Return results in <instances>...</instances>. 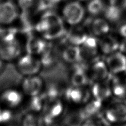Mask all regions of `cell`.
<instances>
[{"label": "cell", "mask_w": 126, "mask_h": 126, "mask_svg": "<svg viewBox=\"0 0 126 126\" xmlns=\"http://www.w3.org/2000/svg\"><path fill=\"white\" fill-rule=\"evenodd\" d=\"M34 30L48 42L65 37L67 32L64 20L53 10L43 13L39 21L34 24Z\"/></svg>", "instance_id": "6da1fadb"}, {"label": "cell", "mask_w": 126, "mask_h": 126, "mask_svg": "<svg viewBox=\"0 0 126 126\" xmlns=\"http://www.w3.org/2000/svg\"><path fill=\"white\" fill-rule=\"evenodd\" d=\"M18 30L7 27L6 33L0 39V58L4 62L16 61L22 55L23 47L17 37Z\"/></svg>", "instance_id": "7a4b0ae2"}, {"label": "cell", "mask_w": 126, "mask_h": 126, "mask_svg": "<svg viewBox=\"0 0 126 126\" xmlns=\"http://www.w3.org/2000/svg\"><path fill=\"white\" fill-rule=\"evenodd\" d=\"M15 62L17 71L23 77L39 75L43 68L39 57L27 53L21 55Z\"/></svg>", "instance_id": "3957f363"}, {"label": "cell", "mask_w": 126, "mask_h": 126, "mask_svg": "<svg viewBox=\"0 0 126 126\" xmlns=\"http://www.w3.org/2000/svg\"><path fill=\"white\" fill-rule=\"evenodd\" d=\"M104 114L106 120L110 123H126V99L113 100L106 107Z\"/></svg>", "instance_id": "277c9868"}, {"label": "cell", "mask_w": 126, "mask_h": 126, "mask_svg": "<svg viewBox=\"0 0 126 126\" xmlns=\"http://www.w3.org/2000/svg\"><path fill=\"white\" fill-rule=\"evenodd\" d=\"M64 106L60 98L49 100L45 102L41 117L42 122L45 125L52 124L63 113Z\"/></svg>", "instance_id": "5b68a950"}, {"label": "cell", "mask_w": 126, "mask_h": 126, "mask_svg": "<svg viewBox=\"0 0 126 126\" xmlns=\"http://www.w3.org/2000/svg\"><path fill=\"white\" fill-rule=\"evenodd\" d=\"M65 22L71 26L79 25L83 20L85 10L81 3L78 2H72L65 6L62 12Z\"/></svg>", "instance_id": "8992f818"}, {"label": "cell", "mask_w": 126, "mask_h": 126, "mask_svg": "<svg viewBox=\"0 0 126 126\" xmlns=\"http://www.w3.org/2000/svg\"><path fill=\"white\" fill-rule=\"evenodd\" d=\"M45 87V82L39 75L23 77L21 81V90L27 97L36 96L42 92Z\"/></svg>", "instance_id": "52a82bcc"}, {"label": "cell", "mask_w": 126, "mask_h": 126, "mask_svg": "<svg viewBox=\"0 0 126 126\" xmlns=\"http://www.w3.org/2000/svg\"><path fill=\"white\" fill-rule=\"evenodd\" d=\"M25 97L21 90L15 88H7L0 94V103L2 107L13 110L22 105Z\"/></svg>", "instance_id": "ba28073f"}, {"label": "cell", "mask_w": 126, "mask_h": 126, "mask_svg": "<svg viewBox=\"0 0 126 126\" xmlns=\"http://www.w3.org/2000/svg\"><path fill=\"white\" fill-rule=\"evenodd\" d=\"M64 97L66 101L73 105H84L90 101L91 91L85 87L71 86L64 91Z\"/></svg>", "instance_id": "9c48e42d"}, {"label": "cell", "mask_w": 126, "mask_h": 126, "mask_svg": "<svg viewBox=\"0 0 126 126\" xmlns=\"http://www.w3.org/2000/svg\"><path fill=\"white\" fill-rule=\"evenodd\" d=\"M48 42L36 32L30 34L24 46L26 53L39 57L48 47Z\"/></svg>", "instance_id": "30bf717a"}, {"label": "cell", "mask_w": 126, "mask_h": 126, "mask_svg": "<svg viewBox=\"0 0 126 126\" xmlns=\"http://www.w3.org/2000/svg\"><path fill=\"white\" fill-rule=\"evenodd\" d=\"M105 63L110 73L118 75L126 71V56L121 52L117 51L108 55Z\"/></svg>", "instance_id": "8fae6325"}, {"label": "cell", "mask_w": 126, "mask_h": 126, "mask_svg": "<svg viewBox=\"0 0 126 126\" xmlns=\"http://www.w3.org/2000/svg\"><path fill=\"white\" fill-rule=\"evenodd\" d=\"M87 72L89 79L93 82L105 81L110 73L105 61L96 59L91 63Z\"/></svg>", "instance_id": "7c38bea8"}, {"label": "cell", "mask_w": 126, "mask_h": 126, "mask_svg": "<svg viewBox=\"0 0 126 126\" xmlns=\"http://www.w3.org/2000/svg\"><path fill=\"white\" fill-rule=\"evenodd\" d=\"M19 17L18 9L15 4L11 1L0 3V24L8 26Z\"/></svg>", "instance_id": "4fadbf2b"}, {"label": "cell", "mask_w": 126, "mask_h": 126, "mask_svg": "<svg viewBox=\"0 0 126 126\" xmlns=\"http://www.w3.org/2000/svg\"><path fill=\"white\" fill-rule=\"evenodd\" d=\"M82 60L93 61L99 52L98 41L94 36H88L83 43L80 46Z\"/></svg>", "instance_id": "5bb4252c"}, {"label": "cell", "mask_w": 126, "mask_h": 126, "mask_svg": "<svg viewBox=\"0 0 126 126\" xmlns=\"http://www.w3.org/2000/svg\"><path fill=\"white\" fill-rule=\"evenodd\" d=\"M88 36L85 27L78 25L72 26L68 30H67L65 38L68 44L80 46Z\"/></svg>", "instance_id": "9a60e30c"}, {"label": "cell", "mask_w": 126, "mask_h": 126, "mask_svg": "<svg viewBox=\"0 0 126 126\" xmlns=\"http://www.w3.org/2000/svg\"><path fill=\"white\" fill-rule=\"evenodd\" d=\"M90 91L93 99L101 102L109 99L112 95L110 82H107L106 80L94 82Z\"/></svg>", "instance_id": "2e32d148"}, {"label": "cell", "mask_w": 126, "mask_h": 126, "mask_svg": "<svg viewBox=\"0 0 126 126\" xmlns=\"http://www.w3.org/2000/svg\"><path fill=\"white\" fill-rule=\"evenodd\" d=\"M98 41L99 51L104 55L108 56L118 51L120 48V42L113 34L108 33L102 37Z\"/></svg>", "instance_id": "e0dca14e"}, {"label": "cell", "mask_w": 126, "mask_h": 126, "mask_svg": "<svg viewBox=\"0 0 126 126\" xmlns=\"http://www.w3.org/2000/svg\"><path fill=\"white\" fill-rule=\"evenodd\" d=\"M90 79L87 71L83 67L76 64L69 74V81L71 86L86 87Z\"/></svg>", "instance_id": "ac0fdd59"}, {"label": "cell", "mask_w": 126, "mask_h": 126, "mask_svg": "<svg viewBox=\"0 0 126 126\" xmlns=\"http://www.w3.org/2000/svg\"><path fill=\"white\" fill-rule=\"evenodd\" d=\"M61 57L65 62L76 64L82 61L80 47L67 43L61 52Z\"/></svg>", "instance_id": "d6986e66"}, {"label": "cell", "mask_w": 126, "mask_h": 126, "mask_svg": "<svg viewBox=\"0 0 126 126\" xmlns=\"http://www.w3.org/2000/svg\"><path fill=\"white\" fill-rule=\"evenodd\" d=\"M90 30L95 37L101 38L109 33L110 26L105 18H97L91 22Z\"/></svg>", "instance_id": "ffe728a7"}, {"label": "cell", "mask_w": 126, "mask_h": 126, "mask_svg": "<svg viewBox=\"0 0 126 126\" xmlns=\"http://www.w3.org/2000/svg\"><path fill=\"white\" fill-rule=\"evenodd\" d=\"M102 107V102L95 99L90 100L79 110L84 119L98 116Z\"/></svg>", "instance_id": "44dd1931"}, {"label": "cell", "mask_w": 126, "mask_h": 126, "mask_svg": "<svg viewBox=\"0 0 126 126\" xmlns=\"http://www.w3.org/2000/svg\"><path fill=\"white\" fill-rule=\"evenodd\" d=\"M112 95L116 98L126 99V78L116 77L110 82Z\"/></svg>", "instance_id": "7402d4cb"}, {"label": "cell", "mask_w": 126, "mask_h": 126, "mask_svg": "<svg viewBox=\"0 0 126 126\" xmlns=\"http://www.w3.org/2000/svg\"><path fill=\"white\" fill-rule=\"evenodd\" d=\"M123 11L120 6L116 4H110V5L106 6L103 13L106 20L111 22H116L121 18Z\"/></svg>", "instance_id": "603a6c76"}, {"label": "cell", "mask_w": 126, "mask_h": 126, "mask_svg": "<svg viewBox=\"0 0 126 126\" xmlns=\"http://www.w3.org/2000/svg\"><path fill=\"white\" fill-rule=\"evenodd\" d=\"M45 101L41 94L29 97L26 103V112L39 114L44 107Z\"/></svg>", "instance_id": "cb8c5ba5"}, {"label": "cell", "mask_w": 126, "mask_h": 126, "mask_svg": "<svg viewBox=\"0 0 126 126\" xmlns=\"http://www.w3.org/2000/svg\"><path fill=\"white\" fill-rule=\"evenodd\" d=\"M42 68H48L52 67L57 62V56L52 48L48 47L42 55L39 56Z\"/></svg>", "instance_id": "d4e9b609"}, {"label": "cell", "mask_w": 126, "mask_h": 126, "mask_svg": "<svg viewBox=\"0 0 126 126\" xmlns=\"http://www.w3.org/2000/svg\"><path fill=\"white\" fill-rule=\"evenodd\" d=\"M42 123L38 114L33 113L26 112L21 118V126H41Z\"/></svg>", "instance_id": "484cf974"}, {"label": "cell", "mask_w": 126, "mask_h": 126, "mask_svg": "<svg viewBox=\"0 0 126 126\" xmlns=\"http://www.w3.org/2000/svg\"><path fill=\"white\" fill-rule=\"evenodd\" d=\"M61 91L57 86L51 84L48 86L45 87L44 90L41 95L46 101L49 100L60 98Z\"/></svg>", "instance_id": "4316f807"}, {"label": "cell", "mask_w": 126, "mask_h": 126, "mask_svg": "<svg viewBox=\"0 0 126 126\" xmlns=\"http://www.w3.org/2000/svg\"><path fill=\"white\" fill-rule=\"evenodd\" d=\"M105 7L103 0H91L87 5V11L92 16H97L103 12Z\"/></svg>", "instance_id": "83f0119b"}, {"label": "cell", "mask_w": 126, "mask_h": 126, "mask_svg": "<svg viewBox=\"0 0 126 126\" xmlns=\"http://www.w3.org/2000/svg\"><path fill=\"white\" fill-rule=\"evenodd\" d=\"M13 116L12 110L2 106L0 108V125L9 123L12 120Z\"/></svg>", "instance_id": "f1b7e54d"}, {"label": "cell", "mask_w": 126, "mask_h": 126, "mask_svg": "<svg viewBox=\"0 0 126 126\" xmlns=\"http://www.w3.org/2000/svg\"><path fill=\"white\" fill-rule=\"evenodd\" d=\"M81 126H104L101 118L98 116L84 119Z\"/></svg>", "instance_id": "f546056e"}, {"label": "cell", "mask_w": 126, "mask_h": 126, "mask_svg": "<svg viewBox=\"0 0 126 126\" xmlns=\"http://www.w3.org/2000/svg\"><path fill=\"white\" fill-rule=\"evenodd\" d=\"M34 0H18V5L22 11H30L33 5Z\"/></svg>", "instance_id": "4dcf8cb0"}, {"label": "cell", "mask_w": 126, "mask_h": 126, "mask_svg": "<svg viewBox=\"0 0 126 126\" xmlns=\"http://www.w3.org/2000/svg\"><path fill=\"white\" fill-rule=\"evenodd\" d=\"M117 31L119 35L126 40V22L121 24L119 26Z\"/></svg>", "instance_id": "1f68e13d"}, {"label": "cell", "mask_w": 126, "mask_h": 126, "mask_svg": "<svg viewBox=\"0 0 126 126\" xmlns=\"http://www.w3.org/2000/svg\"><path fill=\"white\" fill-rule=\"evenodd\" d=\"M5 67V62L0 58V74L3 72Z\"/></svg>", "instance_id": "d6a6232c"}, {"label": "cell", "mask_w": 126, "mask_h": 126, "mask_svg": "<svg viewBox=\"0 0 126 126\" xmlns=\"http://www.w3.org/2000/svg\"><path fill=\"white\" fill-rule=\"evenodd\" d=\"M114 126H126V123L118 124V125H115Z\"/></svg>", "instance_id": "836d02e7"}, {"label": "cell", "mask_w": 126, "mask_h": 126, "mask_svg": "<svg viewBox=\"0 0 126 126\" xmlns=\"http://www.w3.org/2000/svg\"><path fill=\"white\" fill-rule=\"evenodd\" d=\"M79 1H88V0H79Z\"/></svg>", "instance_id": "e575fe53"}, {"label": "cell", "mask_w": 126, "mask_h": 126, "mask_svg": "<svg viewBox=\"0 0 126 126\" xmlns=\"http://www.w3.org/2000/svg\"><path fill=\"white\" fill-rule=\"evenodd\" d=\"M8 126H16V125H9Z\"/></svg>", "instance_id": "d590c367"}, {"label": "cell", "mask_w": 126, "mask_h": 126, "mask_svg": "<svg viewBox=\"0 0 126 126\" xmlns=\"http://www.w3.org/2000/svg\"><path fill=\"white\" fill-rule=\"evenodd\" d=\"M2 107V105H1V103H0V108H1Z\"/></svg>", "instance_id": "8d00e7d4"}, {"label": "cell", "mask_w": 126, "mask_h": 126, "mask_svg": "<svg viewBox=\"0 0 126 126\" xmlns=\"http://www.w3.org/2000/svg\"><path fill=\"white\" fill-rule=\"evenodd\" d=\"M0 1H1V0H0Z\"/></svg>", "instance_id": "74e56055"}]
</instances>
